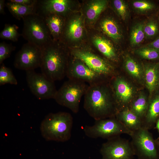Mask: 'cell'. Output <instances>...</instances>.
Wrapping results in <instances>:
<instances>
[{"instance_id":"603a6c76","label":"cell","mask_w":159,"mask_h":159,"mask_svg":"<svg viewBox=\"0 0 159 159\" xmlns=\"http://www.w3.org/2000/svg\"><path fill=\"white\" fill-rule=\"evenodd\" d=\"M148 105V98L143 93L140 94L133 100L129 109L141 119L142 121L146 113Z\"/></svg>"},{"instance_id":"ffe728a7","label":"cell","mask_w":159,"mask_h":159,"mask_svg":"<svg viewBox=\"0 0 159 159\" xmlns=\"http://www.w3.org/2000/svg\"><path fill=\"white\" fill-rule=\"evenodd\" d=\"M93 42L98 50L107 59L113 62L118 60V55L112 43L104 37L97 36Z\"/></svg>"},{"instance_id":"30bf717a","label":"cell","mask_w":159,"mask_h":159,"mask_svg":"<svg viewBox=\"0 0 159 159\" xmlns=\"http://www.w3.org/2000/svg\"><path fill=\"white\" fill-rule=\"evenodd\" d=\"M42 57V48L31 43L24 44L16 54L14 67L26 71L40 67Z\"/></svg>"},{"instance_id":"7c38bea8","label":"cell","mask_w":159,"mask_h":159,"mask_svg":"<svg viewBox=\"0 0 159 159\" xmlns=\"http://www.w3.org/2000/svg\"><path fill=\"white\" fill-rule=\"evenodd\" d=\"M72 58L69 61L67 70L66 76L69 79L81 81L89 85L102 82L105 77L92 70L81 60L73 56Z\"/></svg>"},{"instance_id":"52a82bcc","label":"cell","mask_w":159,"mask_h":159,"mask_svg":"<svg viewBox=\"0 0 159 159\" xmlns=\"http://www.w3.org/2000/svg\"><path fill=\"white\" fill-rule=\"evenodd\" d=\"M130 136L138 159H159L158 145L148 130L142 127L132 132Z\"/></svg>"},{"instance_id":"f1b7e54d","label":"cell","mask_w":159,"mask_h":159,"mask_svg":"<svg viewBox=\"0 0 159 159\" xmlns=\"http://www.w3.org/2000/svg\"><path fill=\"white\" fill-rule=\"evenodd\" d=\"M135 53L145 59L152 60H159V51L147 46L136 49Z\"/></svg>"},{"instance_id":"44dd1931","label":"cell","mask_w":159,"mask_h":159,"mask_svg":"<svg viewBox=\"0 0 159 159\" xmlns=\"http://www.w3.org/2000/svg\"><path fill=\"white\" fill-rule=\"evenodd\" d=\"M100 27L102 31L113 40L119 41L121 39V30L117 22L112 18L104 19L101 23Z\"/></svg>"},{"instance_id":"8992f818","label":"cell","mask_w":159,"mask_h":159,"mask_svg":"<svg viewBox=\"0 0 159 159\" xmlns=\"http://www.w3.org/2000/svg\"><path fill=\"white\" fill-rule=\"evenodd\" d=\"M83 130L85 135L89 138L107 140L122 134L130 135L132 133L115 116L96 120L93 125L85 126Z\"/></svg>"},{"instance_id":"e575fe53","label":"cell","mask_w":159,"mask_h":159,"mask_svg":"<svg viewBox=\"0 0 159 159\" xmlns=\"http://www.w3.org/2000/svg\"><path fill=\"white\" fill-rule=\"evenodd\" d=\"M147 46L159 51V37L149 43Z\"/></svg>"},{"instance_id":"4fadbf2b","label":"cell","mask_w":159,"mask_h":159,"mask_svg":"<svg viewBox=\"0 0 159 159\" xmlns=\"http://www.w3.org/2000/svg\"><path fill=\"white\" fill-rule=\"evenodd\" d=\"M112 89L117 112L128 108L134 95L131 85L122 77H117L112 81Z\"/></svg>"},{"instance_id":"f35d334b","label":"cell","mask_w":159,"mask_h":159,"mask_svg":"<svg viewBox=\"0 0 159 159\" xmlns=\"http://www.w3.org/2000/svg\"></svg>"},{"instance_id":"83f0119b","label":"cell","mask_w":159,"mask_h":159,"mask_svg":"<svg viewBox=\"0 0 159 159\" xmlns=\"http://www.w3.org/2000/svg\"><path fill=\"white\" fill-rule=\"evenodd\" d=\"M6 84L16 85L18 82L11 70L2 64L0 67V85Z\"/></svg>"},{"instance_id":"6da1fadb","label":"cell","mask_w":159,"mask_h":159,"mask_svg":"<svg viewBox=\"0 0 159 159\" xmlns=\"http://www.w3.org/2000/svg\"><path fill=\"white\" fill-rule=\"evenodd\" d=\"M103 84L89 85L84 95V108L95 120L115 117L118 112L113 95Z\"/></svg>"},{"instance_id":"7a4b0ae2","label":"cell","mask_w":159,"mask_h":159,"mask_svg":"<svg viewBox=\"0 0 159 159\" xmlns=\"http://www.w3.org/2000/svg\"><path fill=\"white\" fill-rule=\"evenodd\" d=\"M58 44L52 40L41 48L42 73L54 82L61 80L66 75L69 62L66 52Z\"/></svg>"},{"instance_id":"5bb4252c","label":"cell","mask_w":159,"mask_h":159,"mask_svg":"<svg viewBox=\"0 0 159 159\" xmlns=\"http://www.w3.org/2000/svg\"><path fill=\"white\" fill-rule=\"evenodd\" d=\"M71 4L68 0H38L37 13L43 16L54 14L63 17L68 12Z\"/></svg>"},{"instance_id":"8d00e7d4","label":"cell","mask_w":159,"mask_h":159,"mask_svg":"<svg viewBox=\"0 0 159 159\" xmlns=\"http://www.w3.org/2000/svg\"><path fill=\"white\" fill-rule=\"evenodd\" d=\"M154 128L156 129L159 134V117L156 122Z\"/></svg>"},{"instance_id":"ac0fdd59","label":"cell","mask_w":159,"mask_h":159,"mask_svg":"<svg viewBox=\"0 0 159 159\" xmlns=\"http://www.w3.org/2000/svg\"><path fill=\"white\" fill-rule=\"evenodd\" d=\"M82 20L80 17H77L66 24L62 34L64 38L74 41L79 40L81 38L83 34Z\"/></svg>"},{"instance_id":"74e56055","label":"cell","mask_w":159,"mask_h":159,"mask_svg":"<svg viewBox=\"0 0 159 159\" xmlns=\"http://www.w3.org/2000/svg\"><path fill=\"white\" fill-rule=\"evenodd\" d=\"M156 139L159 148V137Z\"/></svg>"},{"instance_id":"e0dca14e","label":"cell","mask_w":159,"mask_h":159,"mask_svg":"<svg viewBox=\"0 0 159 159\" xmlns=\"http://www.w3.org/2000/svg\"><path fill=\"white\" fill-rule=\"evenodd\" d=\"M115 117L132 132L143 127L142 120L129 108L117 112Z\"/></svg>"},{"instance_id":"d4e9b609","label":"cell","mask_w":159,"mask_h":159,"mask_svg":"<svg viewBox=\"0 0 159 159\" xmlns=\"http://www.w3.org/2000/svg\"><path fill=\"white\" fill-rule=\"evenodd\" d=\"M107 1L105 0H96L92 1L87 9L86 15L88 19L93 21L97 19L106 7Z\"/></svg>"},{"instance_id":"484cf974","label":"cell","mask_w":159,"mask_h":159,"mask_svg":"<svg viewBox=\"0 0 159 159\" xmlns=\"http://www.w3.org/2000/svg\"><path fill=\"white\" fill-rule=\"evenodd\" d=\"M144 23H138L132 28L130 35V40L133 46L138 45L141 43L145 37L144 31Z\"/></svg>"},{"instance_id":"8fae6325","label":"cell","mask_w":159,"mask_h":159,"mask_svg":"<svg viewBox=\"0 0 159 159\" xmlns=\"http://www.w3.org/2000/svg\"><path fill=\"white\" fill-rule=\"evenodd\" d=\"M71 55L101 75L106 77L112 75L115 73L114 67L108 62L89 51L74 50L71 52Z\"/></svg>"},{"instance_id":"d6986e66","label":"cell","mask_w":159,"mask_h":159,"mask_svg":"<svg viewBox=\"0 0 159 159\" xmlns=\"http://www.w3.org/2000/svg\"><path fill=\"white\" fill-rule=\"evenodd\" d=\"M43 17L51 35L54 39H58L62 35L64 29L65 24L63 17L54 14Z\"/></svg>"},{"instance_id":"277c9868","label":"cell","mask_w":159,"mask_h":159,"mask_svg":"<svg viewBox=\"0 0 159 159\" xmlns=\"http://www.w3.org/2000/svg\"><path fill=\"white\" fill-rule=\"evenodd\" d=\"M21 35L28 42L42 48L52 40L44 17L36 13L24 17Z\"/></svg>"},{"instance_id":"4316f807","label":"cell","mask_w":159,"mask_h":159,"mask_svg":"<svg viewBox=\"0 0 159 159\" xmlns=\"http://www.w3.org/2000/svg\"><path fill=\"white\" fill-rule=\"evenodd\" d=\"M19 27L15 24H6L0 33V37L3 39L15 42L18 41L21 35L18 32Z\"/></svg>"},{"instance_id":"d590c367","label":"cell","mask_w":159,"mask_h":159,"mask_svg":"<svg viewBox=\"0 0 159 159\" xmlns=\"http://www.w3.org/2000/svg\"><path fill=\"white\" fill-rule=\"evenodd\" d=\"M5 1L4 0H0V13L4 14H5L4 11V7L6 4L5 3Z\"/></svg>"},{"instance_id":"cb8c5ba5","label":"cell","mask_w":159,"mask_h":159,"mask_svg":"<svg viewBox=\"0 0 159 159\" xmlns=\"http://www.w3.org/2000/svg\"><path fill=\"white\" fill-rule=\"evenodd\" d=\"M124 65L125 70L132 77L138 80H144L143 67L133 58L127 55L125 58Z\"/></svg>"},{"instance_id":"3957f363","label":"cell","mask_w":159,"mask_h":159,"mask_svg":"<svg viewBox=\"0 0 159 159\" xmlns=\"http://www.w3.org/2000/svg\"><path fill=\"white\" fill-rule=\"evenodd\" d=\"M73 123V117L68 112L50 113L41 123V135L47 141H67L71 137Z\"/></svg>"},{"instance_id":"d6a6232c","label":"cell","mask_w":159,"mask_h":159,"mask_svg":"<svg viewBox=\"0 0 159 159\" xmlns=\"http://www.w3.org/2000/svg\"><path fill=\"white\" fill-rule=\"evenodd\" d=\"M16 47L11 44H8L4 42L0 43V64H2L3 62L9 58L11 53L16 49Z\"/></svg>"},{"instance_id":"2e32d148","label":"cell","mask_w":159,"mask_h":159,"mask_svg":"<svg viewBox=\"0 0 159 159\" xmlns=\"http://www.w3.org/2000/svg\"><path fill=\"white\" fill-rule=\"evenodd\" d=\"M159 117V90L148 99L147 110L143 121V128L148 130L154 128Z\"/></svg>"},{"instance_id":"ba28073f","label":"cell","mask_w":159,"mask_h":159,"mask_svg":"<svg viewBox=\"0 0 159 159\" xmlns=\"http://www.w3.org/2000/svg\"><path fill=\"white\" fill-rule=\"evenodd\" d=\"M100 151L101 159H133L135 156L130 141L120 136L107 140Z\"/></svg>"},{"instance_id":"7402d4cb","label":"cell","mask_w":159,"mask_h":159,"mask_svg":"<svg viewBox=\"0 0 159 159\" xmlns=\"http://www.w3.org/2000/svg\"><path fill=\"white\" fill-rule=\"evenodd\" d=\"M6 6L13 16L19 20L28 15L37 13L36 7L28 6L9 1L6 3Z\"/></svg>"},{"instance_id":"f546056e","label":"cell","mask_w":159,"mask_h":159,"mask_svg":"<svg viewBox=\"0 0 159 159\" xmlns=\"http://www.w3.org/2000/svg\"><path fill=\"white\" fill-rule=\"evenodd\" d=\"M133 8L137 11L141 12H147L153 11L156 8L155 3L146 0H136L132 3Z\"/></svg>"},{"instance_id":"9a60e30c","label":"cell","mask_w":159,"mask_h":159,"mask_svg":"<svg viewBox=\"0 0 159 159\" xmlns=\"http://www.w3.org/2000/svg\"><path fill=\"white\" fill-rule=\"evenodd\" d=\"M143 69L144 80L149 92V99L159 90V62L146 64Z\"/></svg>"},{"instance_id":"5b68a950","label":"cell","mask_w":159,"mask_h":159,"mask_svg":"<svg viewBox=\"0 0 159 159\" xmlns=\"http://www.w3.org/2000/svg\"><path fill=\"white\" fill-rule=\"evenodd\" d=\"M88 86L83 81L69 79L57 90L54 99L59 105L77 113L79 111L82 97L85 95Z\"/></svg>"},{"instance_id":"836d02e7","label":"cell","mask_w":159,"mask_h":159,"mask_svg":"<svg viewBox=\"0 0 159 159\" xmlns=\"http://www.w3.org/2000/svg\"><path fill=\"white\" fill-rule=\"evenodd\" d=\"M38 1L37 0H10L8 1L18 3L28 6L36 7Z\"/></svg>"},{"instance_id":"9c48e42d","label":"cell","mask_w":159,"mask_h":159,"mask_svg":"<svg viewBox=\"0 0 159 159\" xmlns=\"http://www.w3.org/2000/svg\"><path fill=\"white\" fill-rule=\"evenodd\" d=\"M26 80L32 93L39 99L54 98L57 90L54 82L34 70L26 71Z\"/></svg>"},{"instance_id":"4dcf8cb0","label":"cell","mask_w":159,"mask_h":159,"mask_svg":"<svg viewBox=\"0 0 159 159\" xmlns=\"http://www.w3.org/2000/svg\"><path fill=\"white\" fill-rule=\"evenodd\" d=\"M144 31L146 38L155 37L159 32V27L157 21L154 19H152L144 23Z\"/></svg>"},{"instance_id":"1f68e13d","label":"cell","mask_w":159,"mask_h":159,"mask_svg":"<svg viewBox=\"0 0 159 159\" xmlns=\"http://www.w3.org/2000/svg\"><path fill=\"white\" fill-rule=\"evenodd\" d=\"M114 8L118 15L123 20L128 17L129 11L128 6L125 2L122 0H114L113 1Z\"/></svg>"}]
</instances>
